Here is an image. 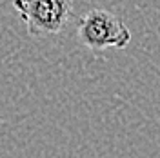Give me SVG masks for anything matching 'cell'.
<instances>
[{
  "mask_svg": "<svg viewBox=\"0 0 160 158\" xmlns=\"http://www.w3.org/2000/svg\"><path fill=\"white\" fill-rule=\"evenodd\" d=\"M78 38L93 53H102L108 47H126L131 40V31L115 13L91 9L78 22Z\"/></svg>",
  "mask_w": 160,
  "mask_h": 158,
  "instance_id": "1",
  "label": "cell"
},
{
  "mask_svg": "<svg viewBox=\"0 0 160 158\" xmlns=\"http://www.w3.org/2000/svg\"><path fill=\"white\" fill-rule=\"evenodd\" d=\"M31 37L57 35L73 17V0H13Z\"/></svg>",
  "mask_w": 160,
  "mask_h": 158,
  "instance_id": "2",
  "label": "cell"
}]
</instances>
